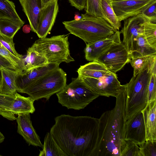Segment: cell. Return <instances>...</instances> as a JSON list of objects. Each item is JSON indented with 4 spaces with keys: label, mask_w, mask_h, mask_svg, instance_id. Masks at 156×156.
I'll list each match as a JSON object with an SVG mask.
<instances>
[{
    "label": "cell",
    "mask_w": 156,
    "mask_h": 156,
    "mask_svg": "<svg viewBox=\"0 0 156 156\" xmlns=\"http://www.w3.org/2000/svg\"><path fill=\"white\" fill-rule=\"evenodd\" d=\"M84 9L86 13L95 17L102 18L108 22L102 10L101 0H86Z\"/></svg>",
    "instance_id": "f546056e"
},
{
    "label": "cell",
    "mask_w": 156,
    "mask_h": 156,
    "mask_svg": "<svg viewBox=\"0 0 156 156\" xmlns=\"http://www.w3.org/2000/svg\"><path fill=\"white\" fill-rule=\"evenodd\" d=\"M112 0V1H114V0Z\"/></svg>",
    "instance_id": "f6af8a7d"
},
{
    "label": "cell",
    "mask_w": 156,
    "mask_h": 156,
    "mask_svg": "<svg viewBox=\"0 0 156 156\" xmlns=\"http://www.w3.org/2000/svg\"><path fill=\"white\" fill-rule=\"evenodd\" d=\"M66 74L59 67L49 71L35 80L21 92L28 94L35 101L42 98L48 100L66 84Z\"/></svg>",
    "instance_id": "5b68a950"
},
{
    "label": "cell",
    "mask_w": 156,
    "mask_h": 156,
    "mask_svg": "<svg viewBox=\"0 0 156 156\" xmlns=\"http://www.w3.org/2000/svg\"><path fill=\"white\" fill-rule=\"evenodd\" d=\"M138 145L140 156H156V140H147Z\"/></svg>",
    "instance_id": "d6a6232c"
},
{
    "label": "cell",
    "mask_w": 156,
    "mask_h": 156,
    "mask_svg": "<svg viewBox=\"0 0 156 156\" xmlns=\"http://www.w3.org/2000/svg\"><path fill=\"white\" fill-rule=\"evenodd\" d=\"M1 72L0 70V87L1 86Z\"/></svg>",
    "instance_id": "ee69618b"
},
{
    "label": "cell",
    "mask_w": 156,
    "mask_h": 156,
    "mask_svg": "<svg viewBox=\"0 0 156 156\" xmlns=\"http://www.w3.org/2000/svg\"><path fill=\"white\" fill-rule=\"evenodd\" d=\"M31 30V28L30 25H26L23 28V31L25 33H28Z\"/></svg>",
    "instance_id": "ab89813d"
},
{
    "label": "cell",
    "mask_w": 156,
    "mask_h": 156,
    "mask_svg": "<svg viewBox=\"0 0 156 156\" xmlns=\"http://www.w3.org/2000/svg\"><path fill=\"white\" fill-rule=\"evenodd\" d=\"M5 137L3 134L0 131V144L2 143L4 140Z\"/></svg>",
    "instance_id": "b9f144b4"
},
{
    "label": "cell",
    "mask_w": 156,
    "mask_h": 156,
    "mask_svg": "<svg viewBox=\"0 0 156 156\" xmlns=\"http://www.w3.org/2000/svg\"><path fill=\"white\" fill-rule=\"evenodd\" d=\"M2 68H8L16 71L15 67L9 61L0 55V69Z\"/></svg>",
    "instance_id": "f35d334b"
},
{
    "label": "cell",
    "mask_w": 156,
    "mask_h": 156,
    "mask_svg": "<svg viewBox=\"0 0 156 156\" xmlns=\"http://www.w3.org/2000/svg\"><path fill=\"white\" fill-rule=\"evenodd\" d=\"M0 19L11 20L22 26L25 23L18 15L14 3L9 0H0Z\"/></svg>",
    "instance_id": "7402d4cb"
},
{
    "label": "cell",
    "mask_w": 156,
    "mask_h": 156,
    "mask_svg": "<svg viewBox=\"0 0 156 156\" xmlns=\"http://www.w3.org/2000/svg\"><path fill=\"white\" fill-rule=\"evenodd\" d=\"M43 149L39 156H66L61 150L52 137L49 132L46 134L44 139Z\"/></svg>",
    "instance_id": "cb8c5ba5"
},
{
    "label": "cell",
    "mask_w": 156,
    "mask_h": 156,
    "mask_svg": "<svg viewBox=\"0 0 156 156\" xmlns=\"http://www.w3.org/2000/svg\"><path fill=\"white\" fill-rule=\"evenodd\" d=\"M125 139V140L132 141L138 145L146 140L145 126L141 111L127 120Z\"/></svg>",
    "instance_id": "7c38bea8"
},
{
    "label": "cell",
    "mask_w": 156,
    "mask_h": 156,
    "mask_svg": "<svg viewBox=\"0 0 156 156\" xmlns=\"http://www.w3.org/2000/svg\"><path fill=\"white\" fill-rule=\"evenodd\" d=\"M123 21V26L120 31L123 36L122 42L131 54L135 50L137 37L144 34L145 24L151 21L142 13L130 17Z\"/></svg>",
    "instance_id": "30bf717a"
},
{
    "label": "cell",
    "mask_w": 156,
    "mask_h": 156,
    "mask_svg": "<svg viewBox=\"0 0 156 156\" xmlns=\"http://www.w3.org/2000/svg\"><path fill=\"white\" fill-rule=\"evenodd\" d=\"M19 2L29 21L31 30L36 33L43 9L41 0H19Z\"/></svg>",
    "instance_id": "e0dca14e"
},
{
    "label": "cell",
    "mask_w": 156,
    "mask_h": 156,
    "mask_svg": "<svg viewBox=\"0 0 156 156\" xmlns=\"http://www.w3.org/2000/svg\"><path fill=\"white\" fill-rule=\"evenodd\" d=\"M49 132L66 156H94L99 119L62 114L56 117Z\"/></svg>",
    "instance_id": "6da1fadb"
},
{
    "label": "cell",
    "mask_w": 156,
    "mask_h": 156,
    "mask_svg": "<svg viewBox=\"0 0 156 156\" xmlns=\"http://www.w3.org/2000/svg\"><path fill=\"white\" fill-rule=\"evenodd\" d=\"M156 0H154L142 12L146 18L154 23H156Z\"/></svg>",
    "instance_id": "8d00e7d4"
},
{
    "label": "cell",
    "mask_w": 156,
    "mask_h": 156,
    "mask_svg": "<svg viewBox=\"0 0 156 156\" xmlns=\"http://www.w3.org/2000/svg\"><path fill=\"white\" fill-rule=\"evenodd\" d=\"M58 101L68 109H83L99 96L87 86L78 77L73 78L71 82L66 84L56 93Z\"/></svg>",
    "instance_id": "8992f818"
},
{
    "label": "cell",
    "mask_w": 156,
    "mask_h": 156,
    "mask_svg": "<svg viewBox=\"0 0 156 156\" xmlns=\"http://www.w3.org/2000/svg\"><path fill=\"white\" fill-rule=\"evenodd\" d=\"M156 100L148 103L142 113L146 132V140H156Z\"/></svg>",
    "instance_id": "ac0fdd59"
},
{
    "label": "cell",
    "mask_w": 156,
    "mask_h": 156,
    "mask_svg": "<svg viewBox=\"0 0 156 156\" xmlns=\"http://www.w3.org/2000/svg\"><path fill=\"white\" fill-rule=\"evenodd\" d=\"M59 64L48 63L44 66L34 68L21 75H19L16 80L18 92L22 91L32 82L49 71L59 67Z\"/></svg>",
    "instance_id": "2e32d148"
},
{
    "label": "cell",
    "mask_w": 156,
    "mask_h": 156,
    "mask_svg": "<svg viewBox=\"0 0 156 156\" xmlns=\"http://www.w3.org/2000/svg\"><path fill=\"white\" fill-rule=\"evenodd\" d=\"M126 85L116 98L115 106L99 119L98 137L94 156H121L126 144Z\"/></svg>",
    "instance_id": "7a4b0ae2"
},
{
    "label": "cell",
    "mask_w": 156,
    "mask_h": 156,
    "mask_svg": "<svg viewBox=\"0 0 156 156\" xmlns=\"http://www.w3.org/2000/svg\"><path fill=\"white\" fill-rule=\"evenodd\" d=\"M154 0H115L112 1L114 12L120 21L138 14Z\"/></svg>",
    "instance_id": "8fae6325"
},
{
    "label": "cell",
    "mask_w": 156,
    "mask_h": 156,
    "mask_svg": "<svg viewBox=\"0 0 156 156\" xmlns=\"http://www.w3.org/2000/svg\"><path fill=\"white\" fill-rule=\"evenodd\" d=\"M121 156H140L138 145L132 141L126 140L125 145L121 152Z\"/></svg>",
    "instance_id": "e575fe53"
},
{
    "label": "cell",
    "mask_w": 156,
    "mask_h": 156,
    "mask_svg": "<svg viewBox=\"0 0 156 156\" xmlns=\"http://www.w3.org/2000/svg\"><path fill=\"white\" fill-rule=\"evenodd\" d=\"M156 66L153 65L152 73L148 85L147 93L148 103L156 100Z\"/></svg>",
    "instance_id": "836d02e7"
},
{
    "label": "cell",
    "mask_w": 156,
    "mask_h": 156,
    "mask_svg": "<svg viewBox=\"0 0 156 156\" xmlns=\"http://www.w3.org/2000/svg\"><path fill=\"white\" fill-rule=\"evenodd\" d=\"M32 46L46 58L48 63L59 65L62 62L69 63L75 61L70 55L68 34L39 38Z\"/></svg>",
    "instance_id": "52a82bcc"
},
{
    "label": "cell",
    "mask_w": 156,
    "mask_h": 156,
    "mask_svg": "<svg viewBox=\"0 0 156 156\" xmlns=\"http://www.w3.org/2000/svg\"><path fill=\"white\" fill-rule=\"evenodd\" d=\"M0 42L9 51L15 56L20 58H23V56L19 54L16 51L13 42V38H9L0 34Z\"/></svg>",
    "instance_id": "d590c367"
},
{
    "label": "cell",
    "mask_w": 156,
    "mask_h": 156,
    "mask_svg": "<svg viewBox=\"0 0 156 156\" xmlns=\"http://www.w3.org/2000/svg\"><path fill=\"white\" fill-rule=\"evenodd\" d=\"M120 34L118 30L108 37L86 44L84 49L86 59L89 61H95L113 44L121 42Z\"/></svg>",
    "instance_id": "9a60e30c"
},
{
    "label": "cell",
    "mask_w": 156,
    "mask_h": 156,
    "mask_svg": "<svg viewBox=\"0 0 156 156\" xmlns=\"http://www.w3.org/2000/svg\"><path fill=\"white\" fill-rule=\"evenodd\" d=\"M58 11V0L51 2L42 9L36 32L39 38L46 37L51 31L55 22Z\"/></svg>",
    "instance_id": "4fadbf2b"
},
{
    "label": "cell",
    "mask_w": 156,
    "mask_h": 156,
    "mask_svg": "<svg viewBox=\"0 0 156 156\" xmlns=\"http://www.w3.org/2000/svg\"><path fill=\"white\" fill-rule=\"evenodd\" d=\"M131 57L145 55H156V49L152 47L147 41L144 34L137 37L135 51L131 54Z\"/></svg>",
    "instance_id": "d4e9b609"
},
{
    "label": "cell",
    "mask_w": 156,
    "mask_h": 156,
    "mask_svg": "<svg viewBox=\"0 0 156 156\" xmlns=\"http://www.w3.org/2000/svg\"><path fill=\"white\" fill-rule=\"evenodd\" d=\"M131 58V54L121 41L113 44L95 61L102 64L111 72L116 73L126 64L130 62Z\"/></svg>",
    "instance_id": "ba28073f"
},
{
    "label": "cell",
    "mask_w": 156,
    "mask_h": 156,
    "mask_svg": "<svg viewBox=\"0 0 156 156\" xmlns=\"http://www.w3.org/2000/svg\"><path fill=\"white\" fill-rule=\"evenodd\" d=\"M30 114H20L16 120L17 124V132L29 144L43 148V144L34 128L30 119Z\"/></svg>",
    "instance_id": "5bb4252c"
},
{
    "label": "cell",
    "mask_w": 156,
    "mask_h": 156,
    "mask_svg": "<svg viewBox=\"0 0 156 156\" xmlns=\"http://www.w3.org/2000/svg\"><path fill=\"white\" fill-rule=\"evenodd\" d=\"M1 84L0 93L8 94H14L17 92L16 80L19 75L18 72L8 68L0 69Z\"/></svg>",
    "instance_id": "44dd1931"
},
{
    "label": "cell",
    "mask_w": 156,
    "mask_h": 156,
    "mask_svg": "<svg viewBox=\"0 0 156 156\" xmlns=\"http://www.w3.org/2000/svg\"><path fill=\"white\" fill-rule=\"evenodd\" d=\"M80 78L87 86L99 96L116 98L123 87V85H121L118 80L116 73L98 78L88 77Z\"/></svg>",
    "instance_id": "9c48e42d"
},
{
    "label": "cell",
    "mask_w": 156,
    "mask_h": 156,
    "mask_svg": "<svg viewBox=\"0 0 156 156\" xmlns=\"http://www.w3.org/2000/svg\"><path fill=\"white\" fill-rule=\"evenodd\" d=\"M144 34L149 44L156 49V23L147 22L144 27Z\"/></svg>",
    "instance_id": "1f68e13d"
},
{
    "label": "cell",
    "mask_w": 156,
    "mask_h": 156,
    "mask_svg": "<svg viewBox=\"0 0 156 156\" xmlns=\"http://www.w3.org/2000/svg\"><path fill=\"white\" fill-rule=\"evenodd\" d=\"M81 18V16H80L78 14L76 13L75 15L74 20H80Z\"/></svg>",
    "instance_id": "7bdbcfd3"
},
{
    "label": "cell",
    "mask_w": 156,
    "mask_h": 156,
    "mask_svg": "<svg viewBox=\"0 0 156 156\" xmlns=\"http://www.w3.org/2000/svg\"><path fill=\"white\" fill-rule=\"evenodd\" d=\"M71 6L80 11L85 8L86 0H68Z\"/></svg>",
    "instance_id": "74e56055"
},
{
    "label": "cell",
    "mask_w": 156,
    "mask_h": 156,
    "mask_svg": "<svg viewBox=\"0 0 156 156\" xmlns=\"http://www.w3.org/2000/svg\"><path fill=\"white\" fill-rule=\"evenodd\" d=\"M78 20L64 21L62 24L69 33L90 43L108 37L116 30L104 19L86 13L82 14Z\"/></svg>",
    "instance_id": "3957f363"
},
{
    "label": "cell",
    "mask_w": 156,
    "mask_h": 156,
    "mask_svg": "<svg viewBox=\"0 0 156 156\" xmlns=\"http://www.w3.org/2000/svg\"><path fill=\"white\" fill-rule=\"evenodd\" d=\"M77 72L78 73V77L79 78L88 77L98 78L114 73L96 61H91L80 66Z\"/></svg>",
    "instance_id": "ffe728a7"
},
{
    "label": "cell",
    "mask_w": 156,
    "mask_h": 156,
    "mask_svg": "<svg viewBox=\"0 0 156 156\" xmlns=\"http://www.w3.org/2000/svg\"><path fill=\"white\" fill-rule=\"evenodd\" d=\"M155 57L156 55L131 57L130 62L133 69V76H135L140 73L143 69Z\"/></svg>",
    "instance_id": "4dcf8cb0"
},
{
    "label": "cell",
    "mask_w": 156,
    "mask_h": 156,
    "mask_svg": "<svg viewBox=\"0 0 156 156\" xmlns=\"http://www.w3.org/2000/svg\"><path fill=\"white\" fill-rule=\"evenodd\" d=\"M22 26L11 20L0 19V34L13 38Z\"/></svg>",
    "instance_id": "f1b7e54d"
},
{
    "label": "cell",
    "mask_w": 156,
    "mask_h": 156,
    "mask_svg": "<svg viewBox=\"0 0 156 156\" xmlns=\"http://www.w3.org/2000/svg\"><path fill=\"white\" fill-rule=\"evenodd\" d=\"M156 57L150 61L137 75L133 76L126 85L125 116L126 120L141 111L148 103L147 93L152 73V68Z\"/></svg>",
    "instance_id": "277c9868"
},
{
    "label": "cell",
    "mask_w": 156,
    "mask_h": 156,
    "mask_svg": "<svg viewBox=\"0 0 156 156\" xmlns=\"http://www.w3.org/2000/svg\"><path fill=\"white\" fill-rule=\"evenodd\" d=\"M0 55L5 58L12 65L19 75L27 71L24 58H18L9 51L0 42Z\"/></svg>",
    "instance_id": "484cf974"
},
{
    "label": "cell",
    "mask_w": 156,
    "mask_h": 156,
    "mask_svg": "<svg viewBox=\"0 0 156 156\" xmlns=\"http://www.w3.org/2000/svg\"><path fill=\"white\" fill-rule=\"evenodd\" d=\"M56 0H41L43 9L48 4Z\"/></svg>",
    "instance_id": "60d3db41"
},
{
    "label": "cell",
    "mask_w": 156,
    "mask_h": 156,
    "mask_svg": "<svg viewBox=\"0 0 156 156\" xmlns=\"http://www.w3.org/2000/svg\"><path fill=\"white\" fill-rule=\"evenodd\" d=\"M15 98L8 111L13 116L20 114L33 113L35 111V100L31 97H25L16 92Z\"/></svg>",
    "instance_id": "d6986e66"
},
{
    "label": "cell",
    "mask_w": 156,
    "mask_h": 156,
    "mask_svg": "<svg viewBox=\"0 0 156 156\" xmlns=\"http://www.w3.org/2000/svg\"><path fill=\"white\" fill-rule=\"evenodd\" d=\"M101 6L103 12L108 23L116 30H119L121 23L114 11L112 0H101Z\"/></svg>",
    "instance_id": "4316f807"
},
{
    "label": "cell",
    "mask_w": 156,
    "mask_h": 156,
    "mask_svg": "<svg viewBox=\"0 0 156 156\" xmlns=\"http://www.w3.org/2000/svg\"></svg>",
    "instance_id": "bcb514c9"
},
{
    "label": "cell",
    "mask_w": 156,
    "mask_h": 156,
    "mask_svg": "<svg viewBox=\"0 0 156 156\" xmlns=\"http://www.w3.org/2000/svg\"><path fill=\"white\" fill-rule=\"evenodd\" d=\"M24 60L27 69L26 72L48 64L46 58L39 54L32 46L27 50V55Z\"/></svg>",
    "instance_id": "603a6c76"
},
{
    "label": "cell",
    "mask_w": 156,
    "mask_h": 156,
    "mask_svg": "<svg viewBox=\"0 0 156 156\" xmlns=\"http://www.w3.org/2000/svg\"><path fill=\"white\" fill-rule=\"evenodd\" d=\"M14 94H8L0 93V115L10 120H16L8 109L15 98Z\"/></svg>",
    "instance_id": "83f0119b"
}]
</instances>
